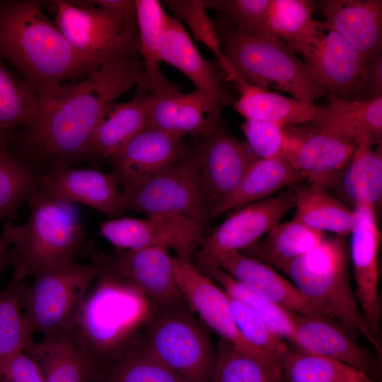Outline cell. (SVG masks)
I'll use <instances>...</instances> for the list:
<instances>
[{
    "instance_id": "cell-1",
    "label": "cell",
    "mask_w": 382,
    "mask_h": 382,
    "mask_svg": "<svg viewBox=\"0 0 382 382\" xmlns=\"http://www.w3.org/2000/svg\"><path fill=\"white\" fill-rule=\"evenodd\" d=\"M144 69L140 55L115 57L81 81L37 93L35 122L14 132L8 149L41 178L92 159V138L105 110L139 84Z\"/></svg>"
},
{
    "instance_id": "cell-2",
    "label": "cell",
    "mask_w": 382,
    "mask_h": 382,
    "mask_svg": "<svg viewBox=\"0 0 382 382\" xmlns=\"http://www.w3.org/2000/svg\"><path fill=\"white\" fill-rule=\"evenodd\" d=\"M0 59L37 93L85 78L101 64L74 48L33 0L0 1Z\"/></svg>"
},
{
    "instance_id": "cell-3",
    "label": "cell",
    "mask_w": 382,
    "mask_h": 382,
    "mask_svg": "<svg viewBox=\"0 0 382 382\" xmlns=\"http://www.w3.org/2000/svg\"><path fill=\"white\" fill-rule=\"evenodd\" d=\"M27 202L28 221L21 225L5 221L0 233L16 281L74 263L86 245L85 231L70 203L41 183Z\"/></svg>"
},
{
    "instance_id": "cell-4",
    "label": "cell",
    "mask_w": 382,
    "mask_h": 382,
    "mask_svg": "<svg viewBox=\"0 0 382 382\" xmlns=\"http://www.w3.org/2000/svg\"><path fill=\"white\" fill-rule=\"evenodd\" d=\"M100 263L98 280L88 290L69 330L99 369L116 359L146 324L148 299Z\"/></svg>"
},
{
    "instance_id": "cell-5",
    "label": "cell",
    "mask_w": 382,
    "mask_h": 382,
    "mask_svg": "<svg viewBox=\"0 0 382 382\" xmlns=\"http://www.w3.org/2000/svg\"><path fill=\"white\" fill-rule=\"evenodd\" d=\"M345 236H325L312 250L279 270L327 318L356 339L363 335L381 354V345L371 332L354 293L348 272Z\"/></svg>"
},
{
    "instance_id": "cell-6",
    "label": "cell",
    "mask_w": 382,
    "mask_h": 382,
    "mask_svg": "<svg viewBox=\"0 0 382 382\" xmlns=\"http://www.w3.org/2000/svg\"><path fill=\"white\" fill-rule=\"evenodd\" d=\"M216 28L225 57L246 81L289 93L308 103L328 95L310 66L272 34L246 35L225 18Z\"/></svg>"
},
{
    "instance_id": "cell-7",
    "label": "cell",
    "mask_w": 382,
    "mask_h": 382,
    "mask_svg": "<svg viewBox=\"0 0 382 382\" xmlns=\"http://www.w3.org/2000/svg\"><path fill=\"white\" fill-rule=\"evenodd\" d=\"M54 23L79 52L103 62L139 55L135 11L117 12L89 0H54Z\"/></svg>"
},
{
    "instance_id": "cell-8",
    "label": "cell",
    "mask_w": 382,
    "mask_h": 382,
    "mask_svg": "<svg viewBox=\"0 0 382 382\" xmlns=\"http://www.w3.org/2000/svg\"><path fill=\"white\" fill-rule=\"evenodd\" d=\"M186 305L152 306L145 342L158 359L187 382H211L215 357L210 340Z\"/></svg>"
},
{
    "instance_id": "cell-9",
    "label": "cell",
    "mask_w": 382,
    "mask_h": 382,
    "mask_svg": "<svg viewBox=\"0 0 382 382\" xmlns=\"http://www.w3.org/2000/svg\"><path fill=\"white\" fill-rule=\"evenodd\" d=\"M100 268L95 257L40 273L30 286L23 282V306L34 333L67 332Z\"/></svg>"
},
{
    "instance_id": "cell-10",
    "label": "cell",
    "mask_w": 382,
    "mask_h": 382,
    "mask_svg": "<svg viewBox=\"0 0 382 382\" xmlns=\"http://www.w3.org/2000/svg\"><path fill=\"white\" fill-rule=\"evenodd\" d=\"M122 212L175 216L203 228L210 209L203 193L194 150L141 183L122 190Z\"/></svg>"
},
{
    "instance_id": "cell-11",
    "label": "cell",
    "mask_w": 382,
    "mask_h": 382,
    "mask_svg": "<svg viewBox=\"0 0 382 382\" xmlns=\"http://www.w3.org/2000/svg\"><path fill=\"white\" fill-rule=\"evenodd\" d=\"M283 157L308 185L336 186L348 165L354 145L310 127H284Z\"/></svg>"
},
{
    "instance_id": "cell-12",
    "label": "cell",
    "mask_w": 382,
    "mask_h": 382,
    "mask_svg": "<svg viewBox=\"0 0 382 382\" xmlns=\"http://www.w3.org/2000/svg\"><path fill=\"white\" fill-rule=\"evenodd\" d=\"M201 139L194 151L211 214L236 190L257 158L245 141L233 137L220 126Z\"/></svg>"
},
{
    "instance_id": "cell-13",
    "label": "cell",
    "mask_w": 382,
    "mask_h": 382,
    "mask_svg": "<svg viewBox=\"0 0 382 382\" xmlns=\"http://www.w3.org/2000/svg\"><path fill=\"white\" fill-rule=\"evenodd\" d=\"M295 205L294 191L250 203L230 214L209 236L202 238L197 257L211 260L232 252H242L256 243Z\"/></svg>"
},
{
    "instance_id": "cell-14",
    "label": "cell",
    "mask_w": 382,
    "mask_h": 382,
    "mask_svg": "<svg viewBox=\"0 0 382 382\" xmlns=\"http://www.w3.org/2000/svg\"><path fill=\"white\" fill-rule=\"evenodd\" d=\"M99 228L102 236L117 249L163 247L175 250L177 257L184 259H190L202 238V227L175 216L117 217L102 221Z\"/></svg>"
},
{
    "instance_id": "cell-15",
    "label": "cell",
    "mask_w": 382,
    "mask_h": 382,
    "mask_svg": "<svg viewBox=\"0 0 382 382\" xmlns=\"http://www.w3.org/2000/svg\"><path fill=\"white\" fill-rule=\"evenodd\" d=\"M173 270L176 282L187 304L223 340L260 359L280 360L254 347L242 336L233 318L228 295L192 264L190 259L174 257Z\"/></svg>"
},
{
    "instance_id": "cell-16",
    "label": "cell",
    "mask_w": 382,
    "mask_h": 382,
    "mask_svg": "<svg viewBox=\"0 0 382 382\" xmlns=\"http://www.w3.org/2000/svg\"><path fill=\"white\" fill-rule=\"evenodd\" d=\"M137 98L145 105L147 127L202 138L219 126L221 108L198 90L183 93L173 84Z\"/></svg>"
},
{
    "instance_id": "cell-17",
    "label": "cell",
    "mask_w": 382,
    "mask_h": 382,
    "mask_svg": "<svg viewBox=\"0 0 382 382\" xmlns=\"http://www.w3.org/2000/svg\"><path fill=\"white\" fill-rule=\"evenodd\" d=\"M163 247L117 249L110 257L98 256L120 279L153 303L172 306L185 303L175 280L173 257Z\"/></svg>"
},
{
    "instance_id": "cell-18",
    "label": "cell",
    "mask_w": 382,
    "mask_h": 382,
    "mask_svg": "<svg viewBox=\"0 0 382 382\" xmlns=\"http://www.w3.org/2000/svg\"><path fill=\"white\" fill-rule=\"evenodd\" d=\"M353 210L355 222L350 233V256L356 283L354 294L371 332L379 340L381 309L378 250L381 233L376 209L357 205Z\"/></svg>"
},
{
    "instance_id": "cell-19",
    "label": "cell",
    "mask_w": 382,
    "mask_h": 382,
    "mask_svg": "<svg viewBox=\"0 0 382 382\" xmlns=\"http://www.w3.org/2000/svg\"><path fill=\"white\" fill-rule=\"evenodd\" d=\"M187 151L182 137L146 126L109 161L125 190L170 166Z\"/></svg>"
},
{
    "instance_id": "cell-20",
    "label": "cell",
    "mask_w": 382,
    "mask_h": 382,
    "mask_svg": "<svg viewBox=\"0 0 382 382\" xmlns=\"http://www.w3.org/2000/svg\"><path fill=\"white\" fill-rule=\"evenodd\" d=\"M307 64L328 96L364 99L368 64L335 31L326 30Z\"/></svg>"
},
{
    "instance_id": "cell-21",
    "label": "cell",
    "mask_w": 382,
    "mask_h": 382,
    "mask_svg": "<svg viewBox=\"0 0 382 382\" xmlns=\"http://www.w3.org/2000/svg\"><path fill=\"white\" fill-rule=\"evenodd\" d=\"M252 290L286 310L306 317H325L294 284L271 266L242 252H232L208 260Z\"/></svg>"
},
{
    "instance_id": "cell-22",
    "label": "cell",
    "mask_w": 382,
    "mask_h": 382,
    "mask_svg": "<svg viewBox=\"0 0 382 382\" xmlns=\"http://www.w3.org/2000/svg\"><path fill=\"white\" fill-rule=\"evenodd\" d=\"M318 6L328 28L356 49L367 64L381 54V0H321Z\"/></svg>"
},
{
    "instance_id": "cell-23",
    "label": "cell",
    "mask_w": 382,
    "mask_h": 382,
    "mask_svg": "<svg viewBox=\"0 0 382 382\" xmlns=\"http://www.w3.org/2000/svg\"><path fill=\"white\" fill-rule=\"evenodd\" d=\"M41 185L58 197L78 202L112 218L120 216L123 191L112 172L96 169L66 168L42 178Z\"/></svg>"
},
{
    "instance_id": "cell-24",
    "label": "cell",
    "mask_w": 382,
    "mask_h": 382,
    "mask_svg": "<svg viewBox=\"0 0 382 382\" xmlns=\"http://www.w3.org/2000/svg\"><path fill=\"white\" fill-rule=\"evenodd\" d=\"M294 320V347L342 362L371 377L375 367L372 357L334 320L296 313Z\"/></svg>"
},
{
    "instance_id": "cell-25",
    "label": "cell",
    "mask_w": 382,
    "mask_h": 382,
    "mask_svg": "<svg viewBox=\"0 0 382 382\" xmlns=\"http://www.w3.org/2000/svg\"><path fill=\"white\" fill-rule=\"evenodd\" d=\"M161 62L182 71L198 90L220 108L230 103L223 76L212 62L199 52L182 23L168 15L160 44Z\"/></svg>"
},
{
    "instance_id": "cell-26",
    "label": "cell",
    "mask_w": 382,
    "mask_h": 382,
    "mask_svg": "<svg viewBox=\"0 0 382 382\" xmlns=\"http://www.w3.org/2000/svg\"><path fill=\"white\" fill-rule=\"evenodd\" d=\"M329 96L312 125L319 131L355 145L364 138L381 143L382 96L342 99Z\"/></svg>"
},
{
    "instance_id": "cell-27",
    "label": "cell",
    "mask_w": 382,
    "mask_h": 382,
    "mask_svg": "<svg viewBox=\"0 0 382 382\" xmlns=\"http://www.w3.org/2000/svg\"><path fill=\"white\" fill-rule=\"evenodd\" d=\"M37 364L44 382H92L99 367L68 332L33 340L24 351Z\"/></svg>"
},
{
    "instance_id": "cell-28",
    "label": "cell",
    "mask_w": 382,
    "mask_h": 382,
    "mask_svg": "<svg viewBox=\"0 0 382 382\" xmlns=\"http://www.w3.org/2000/svg\"><path fill=\"white\" fill-rule=\"evenodd\" d=\"M240 91L233 103L245 119L269 122L282 127L312 123L321 105L308 103L269 91L243 78L234 82Z\"/></svg>"
},
{
    "instance_id": "cell-29",
    "label": "cell",
    "mask_w": 382,
    "mask_h": 382,
    "mask_svg": "<svg viewBox=\"0 0 382 382\" xmlns=\"http://www.w3.org/2000/svg\"><path fill=\"white\" fill-rule=\"evenodd\" d=\"M315 6L308 0H270L268 30L299 52L308 62L318 42L328 29L314 17Z\"/></svg>"
},
{
    "instance_id": "cell-30",
    "label": "cell",
    "mask_w": 382,
    "mask_h": 382,
    "mask_svg": "<svg viewBox=\"0 0 382 382\" xmlns=\"http://www.w3.org/2000/svg\"><path fill=\"white\" fill-rule=\"evenodd\" d=\"M353 206L376 208L382 197L381 143L370 138L358 141L337 185Z\"/></svg>"
},
{
    "instance_id": "cell-31",
    "label": "cell",
    "mask_w": 382,
    "mask_h": 382,
    "mask_svg": "<svg viewBox=\"0 0 382 382\" xmlns=\"http://www.w3.org/2000/svg\"><path fill=\"white\" fill-rule=\"evenodd\" d=\"M139 53L144 63V74L134 96L141 97L166 88L170 82L160 68V44L168 14L158 0H135Z\"/></svg>"
},
{
    "instance_id": "cell-32",
    "label": "cell",
    "mask_w": 382,
    "mask_h": 382,
    "mask_svg": "<svg viewBox=\"0 0 382 382\" xmlns=\"http://www.w3.org/2000/svg\"><path fill=\"white\" fill-rule=\"evenodd\" d=\"M303 178L284 158H257L236 190L211 213L210 219L241 206L270 197L278 190Z\"/></svg>"
},
{
    "instance_id": "cell-33",
    "label": "cell",
    "mask_w": 382,
    "mask_h": 382,
    "mask_svg": "<svg viewBox=\"0 0 382 382\" xmlns=\"http://www.w3.org/2000/svg\"><path fill=\"white\" fill-rule=\"evenodd\" d=\"M146 125L141 98L110 105L102 115L91 141V158L110 161Z\"/></svg>"
},
{
    "instance_id": "cell-34",
    "label": "cell",
    "mask_w": 382,
    "mask_h": 382,
    "mask_svg": "<svg viewBox=\"0 0 382 382\" xmlns=\"http://www.w3.org/2000/svg\"><path fill=\"white\" fill-rule=\"evenodd\" d=\"M325 236L291 219L276 224L262 239L242 253L279 270L312 250Z\"/></svg>"
},
{
    "instance_id": "cell-35",
    "label": "cell",
    "mask_w": 382,
    "mask_h": 382,
    "mask_svg": "<svg viewBox=\"0 0 382 382\" xmlns=\"http://www.w3.org/2000/svg\"><path fill=\"white\" fill-rule=\"evenodd\" d=\"M294 195L296 212L293 220L324 233L350 235L355 222L354 210L325 189L307 185L296 187Z\"/></svg>"
},
{
    "instance_id": "cell-36",
    "label": "cell",
    "mask_w": 382,
    "mask_h": 382,
    "mask_svg": "<svg viewBox=\"0 0 382 382\" xmlns=\"http://www.w3.org/2000/svg\"><path fill=\"white\" fill-rule=\"evenodd\" d=\"M100 382H187L163 364L145 340L134 339L120 356L99 369Z\"/></svg>"
},
{
    "instance_id": "cell-37",
    "label": "cell",
    "mask_w": 382,
    "mask_h": 382,
    "mask_svg": "<svg viewBox=\"0 0 382 382\" xmlns=\"http://www.w3.org/2000/svg\"><path fill=\"white\" fill-rule=\"evenodd\" d=\"M196 267L216 282L230 297L245 303L255 311L277 335L291 342L296 313L252 290L214 264L197 260Z\"/></svg>"
},
{
    "instance_id": "cell-38",
    "label": "cell",
    "mask_w": 382,
    "mask_h": 382,
    "mask_svg": "<svg viewBox=\"0 0 382 382\" xmlns=\"http://www.w3.org/2000/svg\"><path fill=\"white\" fill-rule=\"evenodd\" d=\"M284 382H374L342 362L289 347L282 356Z\"/></svg>"
},
{
    "instance_id": "cell-39",
    "label": "cell",
    "mask_w": 382,
    "mask_h": 382,
    "mask_svg": "<svg viewBox=\"0 0 382 382\" xmlns=\"http://www.w3.org/2000/svg\"><path fill=\"white\" fill-rule=\"evenodd\" d=\"M212 382H284L280 361H268L221 340L214 359Z\"/></svg>"
},
{
    "instance_id": "cell-40",
    "label": "cell",
    "mask_w": 382,
    "mask_h": 382,
    "mask_svg": "<svg viewBox=\"0 0 382 382\" xmlns=\"http://www.w3.org/2000/svg\"><path fill=\"white\" fill-rule=\"evenodd\" d=\"M23 284L12 279L0 291V369L33 340L35 333L23 306Z\"/></svg>"
},
{
    "instance_id": "cell-41",
    "label": "cell",
    "mask_w": 382,
    "mask_h": 382,
    "mask_svg": "<svg viewBox=\"0 0 382 382\" xmlns=\"http://www.w3.org/2000/svg\"><path fill=\"white\" fill-rule=\"evenodd\" d=\"M37 108L35 89L0 59V128L16 132L30 126L37 117Z\"/></svg>"
},
{
    "instance_id": "cell-42",
    "label": "cell",
    "mask_w": 382,
    "mask_h": 382,
    "mask_svg": "<svg viewBox=\"0 0 382 382\" xmlns=\"http://www.w3.org/2000/svg\"><path fill=\"white\" fill-rule=\"evenodd\" d=\"M41 181L8 148H0V221L13 218Z\"/></svg>"
},
{
    "instance_id": "cell-43",
    "label": "cell",
    "mask_w": 382,
    "mask_h": 382,
    "mask_svg": "<svg viewBox=\"0 0 382 382\" xmlns=\"http://www.w3.org/2000/svg\"><path fill=\"white\" fill-rule=\"evenodd\" d=\"M165 2L173 13L185 21L195 40L212 51L226 79L234 81L239 76L223 52L216 28L207 13L204 1L168 0Z\"/></svg>"
},
{
    "instance_id": "cell-44",
    "label": "cell",
    "mask_w": 382,
    "mask_h": 382,
    "mask_svg": "<svg viewBox=\"0 0 382 382\" xmlns=\"http://www.w3.org/2000/svg\"><path fill=\"white\" fill-rule=\"evenodd\" d=\"M207 8L221 11L226 19L251 36L271 34L268 30L270 0H205Z\"/></svg>"
},
{
    "instance_id": "cell-45",
    "label": "cell",
    "mask_w": 382,
    "mask_h": 382,
    "mask_svg": "<svg viewBox=\"0 0 382 382\" xmlns=\"http://www.w3.org/2000/svg\"><path fill=\"white\" fill-rule=\"evenodd\" d=\"M229 299L233 318L242 336L257 349L281 359L289 347L284 340L277 335L247 305L230 296Z\"/></svg>"
},
{
    "instance_id": "cell-46",
    "label": "cell",
    "mask_w": 382,
    "mask_h": 382,
    "mask_svg": "<svg viewBox=\"0 0 382 382\" xmlns=\"http://www.w3.org/2000/svg\"><path fill=\"white\" fill-rule=\"evenodd\" d=\"M241 129L246 144L257 158H284V127L272 122L245 119Z\"/></svg>"
},
{
    "instance_id": "cell-47",
    "label": "cell",
    "mask_w": 382,
    "mask_h": 382,
    "mask_svg": "<svg viewBox=\"0 0 382 382\" xmlns=\"http://www.w3.org/2000/svg\"><path fill=\"white\" fill-rule=\"evenodd\" d=\"M0 382H44V379L36 362L21 352L0 369Z\"/></svg>"
},
{
    "instance_id": "cell-48",
    "label": "cell",
    "mask_w": 382,
    "mask_h": 382,
    "mask_svg": "<svg viewBox=\"0 0 382 382\" xmlns=\"http://www.w3.org/2000/svg\"><path fill=\"white\" fill-rule=\"evenodd\" d=\"M382 96V55L371 60L367 65L364 99Z\"/></svg>"
},
{
    "instance_id": "cell-49",
    "label": "cell",
    "mask_w": 382,
    "mask_h": 382,
    "mask_svg": "<svg viewBox=\"0 0 382 382\" xmlns=\"http://www.w3.org/2000/svg\"><path fill=\"white\" fill-rule=\"evenodd\" d=\"M14 132L0 128V148H8Z\"/></svg>"
},
{
    "instance_id": "cell-50",
    "label": "cell",
    "mask_w": 382,
    "mask_h": 382,
    "mask_svg": "<svg viewBox=\"0 0 382 382\" xmlns=\"http://www.w3.org/2000/svg\"><path fill=\"white\" fill-rule=\"evenodd\" d=\"M7 262L6 260V250L4 249L0 245V271L3 265Z\"/></svg>"
}]
</instances>
